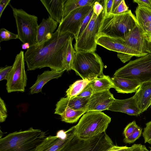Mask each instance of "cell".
<instances>
[{
    "mask_svg": "<svg viewBox=\"0 0 151 151\" xmlns=\"http://www.w3.org/2000/svg\"><path fill=\"white\" fill-rule=\"evenodd\" d=\"M72 35L69 32L60 33L56 30L46 41L30 46L24 54L27 70L48 67L51 70H65L63 65L64 55L68 39Z\"/></svg>",
    "mask_w": 151,
    "mask_h": 151,
    "instance_id": "obj_1",
    "label": "cell"
},
{
    "mask_svg": "<svg viewBox=\"0 0 151 151\" xmlns=\"http://www.w3.org/2000/svg\"><path fill=\"white\" fill-rule=\"evenodd\" d=\"M46 132L32 127L0 138V151H35L46 137Z\"/></svg>",
    "mask_w": 151,
    "mask_h": 151,
    "instance_id": "obj_2",
    "label": "cell"
},
{
    "mask_svg": "<svg viewBox=\"0 0 151 151\" xmlns=\"http://www.w3.org/2000/svg\"><path fill=\"white\" fill-rule=\"evenodd\" d=\"M137 24L136 16L130 10L119 14L110 13L103 16L98 36L121 38L131 31Z\"/></svg>",
    "mask_w": 151,
    "mask_h": 151,
    "instance_id": "obj_3",
    "label": "cell"
},
{
    "mask_svg": "<svg viewBox=\"0 0 151 151\" xmlns=\"http://www.w3.org/2000/svg\"><path fill=\"white\" fill-rule=\"evenodd\" d=\"M111 121V118L101 112H86L73 126L74 134L82 139L91 138L105 132Z\"/></svg>",
    "mask_w": 151,
    "mask_h": 151,
    "instance_id": "obj_4",
    "label": "cell"
},
{
    "mask_svg": "<svg viewBox=\"0 0 151 151\" xmlns=\"http://www.w3.org/2000/svg\"><path fill=\"white\" fill-rule=\"evenodd\" d=\"M104 64L101 57L95 52L76 51L71 67L83 79L91 81L104 75Z\"/></svg>",
    "mask_w": 151,
    "mask_h": 151,
    "instance_id": "obj_5",
    "label": "cell"
},
{
    "mask_svg": "<svg viewBox=\"0 0 151 151\" xmlns=\"http://www.w3.org/2000/svg\"><path fill=\"white\" fill-rule=\"evenodd\" d=\"M114 145L105 132L87 139L78 137L73 132L67 142L58 151H108Z\"/></svg>",
    "mask_w": 151,
    "mask_h": 151,
    "instance_id": "obj_6",
    "label": "cell"
},
{
    "mask_svg": "<svg viewBox=\"0 0 151 151\" xmlns=\"http://www.w3.org/2000/svg\"><path fill=\"white\" fill-rule=\"evenodd\" d=\"M113 76L137 81L151 82V53L129 62L117 70Z\"/></svg>",
    "mask_w": 151,
    "mask_h": 151,
    "instance_id": "obj_7",
    "label": "cell"
},
{
    "mask_svg": "<svg viewBox=\"0 0 151 151\" xmlns=\"http://www.w3.org/2000/svg\"><path fill=\"white\" fill-rule=\"evenodd\" d=\"M16 24L18 39L23 43L30 46L37 44V37L38 17L29 14L22 9H17L10 5Z\"/></svg>",
    "mask_w": 151,
    "mask_h": 151,
    "instance_id": "obj_8",
    "label": "cell"
},
{
    "mask_svg": "<svg viewBox=\"0 0 151 151\" xmlns=\"http://www.w3.org/2000/svg\"><path fill=\"white\" fill-rule=\"evenodd\" d=\"M103 16L102 12L98 16L93 13L88 25L75 41L74 49L76 51L95 52L97 45L96 40Z\"/></svg>",
    "mask_w": 151,
    "mask_h": 151,
    "instance_id": "obj_9",
    "label": "cell"
},
{
    "mask_svg": "<svg viewBox=\"0 0 151 151\" xmlns=\"http://www.w3.org/2000/svg\"><path fill=\"white\" fill-rule=\"evenodd\" d=\"M24 61V52L21 50L16 56L12 69L7 77L6 86L8 93L24 91L27 80Z\"/></svg>",
    "mask_w": 151,
    "mask_h": 151,
    "instance_id": "obj_10",
    "label": "cell"
},
{
    "mask_svg": "<svg viewBox=\"0 0 151 151\" xmlns=\"http://www.w3.org/2000/svg\"><path fill=\"white\" fill-rule=\"evenodd\" d=\"M93 5L78 8L72 11L63 18L57 30L60 33H70L74 36L75 39L82 22Z\"/></svg>",
    "mask_w": 151,
    "mask_h": 151,
    "instance_id": "obj_11",
    "label": "cell"
},
{
    "mask_svg": "<svg viewBox=\"0 0 151 151\" xmlns=\"http://www.w3.org/2000/svg\"><path fill=\"white\" fill-rule=\"evenodd\" d=\"M119 38L127 47L143 56L150 53L147 41L138 24L131 31Z\"/></svg>",
    "mask_w": 151,
    "mask_h": 151,
    "instance_id": "obj_12",
    "label": "cell"
},
{
    "mask_svg": "<svg viewBox=\"0 0 151 151\" xmlns=\"http://www.w3.org/2000/svg\"><path fill=\"white\" fill-rule=\"evenodd\" d=\"M73 132V126L65 131L59 130L55 136L46 137L35 151H58L67 142Z\"/></svg>",
    "mask_w": 151,
    "mask_h": 151,
    "instance_id": "obj_13",
    "label": "cell"
},
{
    "mask_svg": "<svg viewBox=\"0 0 151 151\" xmlns=\"http://www.w3.org/2000/svg\"><path fill=\"white\" fill-rule=\"evenodd\" d=\"M115 99L109 90L94 92L89 98L86 112L108 110Z\"/></svg>",
    "mask_w": 151,
    "mask_h": 151,
    "instance_id": "obj_14",
    "label": "cell"
},
{
    "mask_svg": "<svg viewBox=\"0 0 151 151\" xmlns=\"http://www.w3.org/2000/svg\"><path fill=\"white\" fill-rule=\"evenodd\" d=\"M96 43L97 45L109 50L116 52L117 54H124L139 57L143 56L127 47L118 38L99 35L96 40Z\"/></svg>",
    "mask_w": 151,
    "mask_h": 151,
    "instance_id": "obj_15",
    "label": "cell"
},
{
    "mask_svg": "<svg viewBox=\"0 0 151 151\" xmlns=\"http://www.w3.org/2000/svg\"><path fill=\"white\" fill-rule=\"evenodd\" d=\"M108 110L136 116L142 113L138 105L136 93L133 96L127 99H115Z\"/></svg>",
    "mask_w": 151,
    "mask_h": 151,
    "instance_id": "obj_16",
    "label": "cell"
},
{
    "mask_svg": "<svg viewBox=\"0 0 151 151\" xmlns=\"http://www.w3.org/2000/svg\"><path fill=\"white\" fill-rule=\"evenodd\" d=\"M137 24L147 41H151V9L138 6L135 10Z\"/></svg>",
    "mask_w": 151,
    "mask_h": 151,
    "instance_id": "obj_17",
    "label": "cell"
},
{
    "mask_svg": "<svg viewBox=\"0 0 151 151\" xmlns=\"http://www.w3.org/2000/svg\"><path fill=\"white\" fill-rule=\"evenodd\" d=\"M85 110H75L69 107L60 99L56 104L54 114L60 115L62 121L67 123L76 122L83 115Z\"/></svg>",
    "mask_w": 151,
    "mask_h": 151,
    "instance_id": "obj_18",
    "label": "cell"
},
{
    "mask_svg": "<svg viewBox=\"0 0 151 151\" xmlns=\"http://www.w3.org/2000/svg\"><path fill=\"white\" fill-rule=\"evenodd\" d=\"M58 23L50 16L46 19L43 18L37 29V44H40L50 39L57 28Z\"/></svg>",
    "mask_w": 151,
    "mask_h": 151,
    "instance_id": "obj_19",
    "label": "cell"
},
{
    "mask_svg": "<svg viewBox=\"0 0 151 151\" xmlns=\"http://www.w3.org/2000/svg\"><path fill=\"white\" fill-rule=\"evenodd\" d=\"M66 0H40L50 17L59 24L64 18V4Z\"/></svg>",
    "mask_w": 151,
    "mask_h": 151,
    "instance_id": "obj_20",
    "label": "cell"
},
{
    "mask_svg": "<svg viewBox=\"0 0 151 151\" xmlns=\"http://www.w3.org/2000/svg\"><path fill=\"white\" fill-rule=\"evenodd\" d=\"M114 88L118 93H129L136 92L141 83L137 81L113 76L111 78Z\"/></svg>",
    "mask_w": 151,
    "mask_h": 151,
    "instance_id": "obj_21",
    "label": "cell"
},
{
    "mask_svg": "<svg viewBox=\"0 0 151 151\" xmlns=\"http://www.w3.org/2000/svg\"><path fill=\"white\" fill-rule=\"evenodd\" d=\"M138 107L142 113L147 110L151 102V82L141 83L136 92Z\"/></svg>",
    "mask_w": 151,
    "mask_h": 151,
    "instance_id": "obj_22",
    "label": "cell"
},
{
    "mask_svg": "<svg viewBox=\"0 0 151 151\" xmlns=\"http://www.w3.org/2000/svg\"><path fill=\"white\" fill-rule=\"evenodd\" d=\"M65 71L48 70L38 75L35 83L29 88L30 93L32 94L41 92L45 85L51 80L55 78L58 79L60 77Z\"/></svg>",
    "mask_w": 151,
    "mask_h": 151,
    "instance_id": "obj_23",
    "label": "cell"
},
{
    "mask_svg": "<svg viewBox=\"0 0 151 151\" xmlns=\"http://www.w3.org/2000/svg\"><path fill=\"white\" fill-rule=\"evenodd\" d=\"M89 83L94 92L109 90L114 87L111 78L109 76L104 75L90 81Z\"/></svg>",
    "mask_w": 151,
    "mask_h": 151,
    "instance_id": "obj_24",
    "label": "cell"
},
{
    "mask_svg": "<svg viewBox=\"0 0 151 151\" xmlns=\"http://www.w3.org/2000/svg\"><path fill=\"white\" fill-rule=\"evenodd\" d=\"M90 96L84 97L76 96L70 98L63 97L60 99L69 107L73 110L86 111Z\"/></svg>",
    "mask_w": 151,
    "mask_h": 151,
    "instance_id": "obj_25",
    "label": "cell"
},
{
    "mask_svg": "<svg viewBox=\"0 0 151 151\" xmlns=\"http://www.w3.org/2000/svg\"><path fill=\"white\" fill-rule=\"evenodd\" d=\"M74 38L73 35L69 37L64 55L63 65L65 70L67 71L71 70V67L75 56L76 51L72 45V41Z\"/></svg>",
    "mask_w": 151,
    "mask_h": 151,
    "instance_id": "obj_26",
    "label": "cell"
},
{
    "mask_svg": "<svg viewBox=\"0 0 151 151\" xmlns=\"http://www.w3.org/2000/svg\"><path fill=\"white\" fill-rule=\"evenodd\" d=\"M95 1L93 0H66L64 6V18L75 9L84 6L93 5Z\"/></svg>",
    "mask_w": 151,
    "mask_h": 151,
    "instance_id": "obj_27",
    "label": "cell"
},
{
    "mask_svg": "<svg viewBox=\"0 0 151 151\" xmlns=\"http://www.w3.org/2000/svg\"><path fill=\"white\" fill-rule=\"evenodd\" d=\"M90 81L86 79L79 80L75 81L66 90L67 97L70 98L76 96Z\"/></svg>",
    "mask_w": 151,
    "mask_h": 151,
    "instance_id": "obj_28",
    "label": "cell"
},
{
    "mask_svg": "<svg viewBox=\"0 0 151 151\" xmlns=\"http://www.w3.org/2000/svg\"><path fill=\"white\" fill-rule=\"evenodd\" d=\"M142 129L137 126L132 133L127 137H124L123 142L126 143L131 144L134 143L141 136Z\"/></svg>",
    "mask_w": 151,
    "mask_h": 151,
    "instance_id": "obj_29",
    "label": "cell"
},
{
    "mask_svg": "<svg viewBox=\"0 0 151 151\" xmlns=\"http://www.w3.org/2000/svg\"><path fill=\"white\" fill-rule=\"evenodd\" d=\"M93 13V6L84 19L80 26L78 33L75 38V41L79 37L89 22Z\"/></svg>",
    "mask_w": 151,
    "mask_h": 151,
    "instance_id": "obj_30",
    "label": "cell"
},
{
    "mask_svg": "<svg viewBox=\"0 0 151 151\" xmlns=\"http://www.w3.org/2000/svg\"><path fill=\"white\" fill-rule=\"evenodd\" d=\"M18 39L17 34L13 33L6 29L1 28L0 29V42L12 39Z\"/></svg>",
    "mask_w": 151,
    "mask_h": 151,
    "instance_id": "obj_31",
    "label": "cell"
},
{
    "mask_svg": "<svg viewBox=\"0 0 151 151\" xmlns=\"http://www.w3.org/2000/svg\"><path fill=\"white\" fill-rule=\"evenodd\" d=\"M142 135L145 143L151 144V121L146 124V127L144 129Z\"/></svg>",
    "mask_w": 151,
    "mask_h": 151,
    "instance_id": "obj_32",
    "label": "cell"
},
{
    "mask_svg": "<svg viewBox=\"0 0 151 151\" xmlns=\"http://www.w3.org/2000/svg\"><path fill=\"white\" fill-rule=\"evenodd\" d=\"M114 0H105L103 1L102 4L104 8L102 11L103 16L112 13Z\"/></svg>",
    "mask_w": 151,
    "mask_h": 151,
    "instance_id": "obj_33",
    "label": "cell"
},
{
    "mask_svg": "<svg viewBox=\"0 0 151 151\" xmlns=\"http://www.w3.org/2000/svg\"><path fill=\"white\" fill-rule=\"evenodd\" d=\"M137 126L135 121L128 124L124 128L123 132V134L124 137H128L131 135Z\"/></svg>",
    "mask_w": 151,
    "mask_h": 151,
    "instance_id": "obj_34",
    "label": "cell"
},
{
    "mask_svg": "<svg viewBox=\"0 0 151 151\" xmlns=\"http://www.w3.org/2000/svg\"><path fill=\"white\" fill-rule=\"evenodd\" d=\"M7 111L4 101L0 98V122H4L7 117Z\"/></svg>",
    "mask_w": 151,
    "mask_h": 151,
    "instance_id": "obj_35",
    "label": "cell"
},
{
    "mask_svg": "<svg viewBox=\"0 0 151 151\" xmlns=\"http://www.w3.org/2000/svg\"><path fill=\"white\" fill-rule=\"evenodd\" d=\"M89 83L76 96L87 97L90 96L93 94V90Z\"/></svg>",
    "mask_w": 151,
    "mask_h": 151,
    "instance_id": "obj_36",
    "label": "cell"
},
{
    "mask_svg": "<svg viewBox=\"0 0 151 151\" xmlns=\"http://www.w3.org/2000/svg\"><path fill=\"white\" fill-rule=\"evenodd\" d=\"M129 10L128 7L127 6L125 1L124 0H122L119 5L113 12L112 13L119 14L127 12Z\"/></svg>",
    "mask_w": 151,
    "mask_h": 151,
    "instance_id": "obj_37",
    "label": "cell"
},
{
    "mask_svg": "<svg viewBox=\"0 0 151 151\" xmlns=\"http://www.w3.org/2000/svg\"><path fill=\"white\" fill-rule=\"evenodd\" d=\"M12 66H9L0 69V81L4 80H7L9 73L11 70Z\"/></svg>",
    "mask_w": 151,
    "mask_h": 151,
    "instance_id": "obj_38",
    "label": "cell"
},
{
    "mask_svg": "<svg viewBox=\"0 0 151 151\" xmlns=\"http://www.w3.org/2000/svg\"><path fill=\"white\" fill-rule=\"evenodd\" d=\"M99 1L95 0L93 6V12L97 16L99 15L104 9L102 5L99 2Z\"/></svg>",
    "mask_w": 151,
    "mask_h": 151,
    "instance_id": "obj_39",
    "label": "cell"
},
{
    "mask_svg": "<svg viewBox=\"0 0 151 151\" xmlns=\"http://www.w3.org/2000/svg\"><path fill=\"white\" fill-rule=\"evenodd\" d=\"M132 147L119 146L114 145L108 151H131Z\"/></svg>",
    "mask_w": 151,
    "mask_h": 151,
    "instance_id": "obj_40",
    "label": "cell"
},
{
    "mask_svg": "<svg viewBox=\"0 0 151 151\" xmlns=\"http://www.w3.org/2000/svg\"><path fill=\"white\" fill-rule=\"evenodd\" d=\"M133 2L137 3L138 6L147 7L151 9V0H134Z\"/></svg>",
    "mask_w": 151,
    "mask_h": 151,
    "instance_id": "obj_41",
    "label": "cell"
},
{
    "mask_svg": "<svg viewBox=\"0 0 151 151\" xmlns=\"http://www.w3.org/2000/svg\"><path fill=\"white\" fill-rule=\"evenodd\" d=\"M131 151H149L145 145L141 144H134L132 146Z\"/></svg>",
    "mask_w": 151,
    "mask_h": 151,
    "instance_id": "obj_42",
    "label": "cell"
},
{
    "mask_svg": "<svg viewBox=\"0 0 151 151\" xmlns=\"http://www.w3.org/2000/svg\"><path fill=\"white\" fill-rule=\"evenodd\" d=\"M11 0H0V18L6 6L9 4Z\"/></svg>",
    "mask_w": 151,
    "mask_h": 151,
    "instance_id": "obj_43",
    "label": "cell"
},
{
    "mask_svg": "<svg viewBox=\"0 0 151 151\" xmlns=\"http://www.w3.org/2000/svg\"><path fill=\"white\" fill-rule=\"evenodd\" d=\"M122 0H114L112 6V12L119 5Z\"/></svg>",
    "mask_w": 151,
    "mask_h": 151,
    "instance_id": "obj_44",
    "label": "cell"
},
{
    "mask_svg": "<svg viewBox=\"0 0 151 151\" xmlns=\"http://www.w3.org/2000/svg\"><path fill=\"white\" fill-rule=\"evenodd\" d=\"M30 46L29 44L27 43H23L22 45V49L27 50L29 48Z\"/></svg>",
    "mask_w": 151,
    "mask_h": 151,
    "instance_id": "obj_45",
    "label": "cell"
},
{
    "mask_svg": "<svg viewBox=\"0 0 151 151\" xmlns=\"http://www.w3.org/2000/svg\"><path fill=\"white\" fill-rule=\"evenodd\" d=\"M149 50L151 53V41H147Z\"/></svg>",
    "mask_w": 151,
    "mask_h": 151,
    "instance_id": "obj_46",
    "label": "cell"
},
{
    "mask_svg": "<svg viewBox=\"0 0 151 151\" xmlns=\"http://www.w3.org/2000/svg\"><path fill=\"white\" fill-rule=\"evenodd\" d=\"M151 151V150H150V151Z\"/></svg>",
    "mask_w": 151,
    "mask_h": 151,
    "instance_id": "obj_47",
    "label": "cell"
},
{
    "mask_svg": "<svg viewBox=\"0 0 151 151\" xmlns=\"http://www.w3.org/2000/svg\"><path fill=\"white\" fill-rule=\"evenodd\" d=\"M150 106H151V104H150Z\"/></svg>",
    "mask_w": 151,
    "mask_h": 151,
    "instance_id": "obj_48",
    "label": "cell"
}]
</instances>
